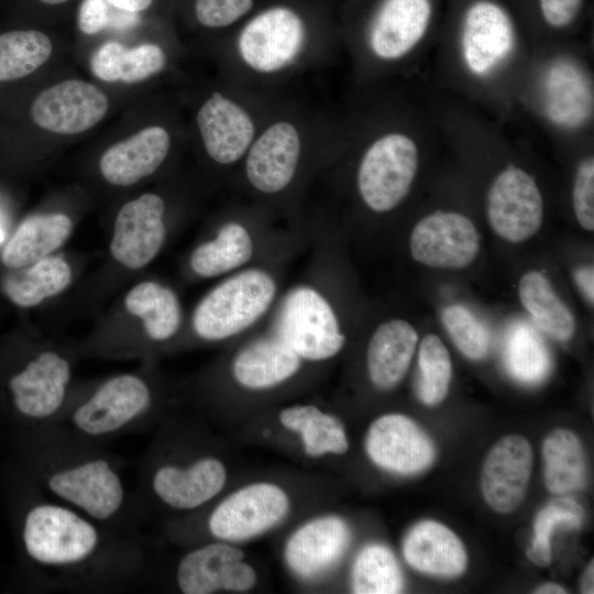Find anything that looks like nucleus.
<instances>
[{"label":"nucleus","mask_w":594,"mask_h":594,"mask_svg":"<svg viewBox=\"0 0 594 594\" xmlns=\"http://www.w3.org/2000/svg\"><path fill=\"white\" fill-rule=\"evenodd\" d=\"M51 38L38 30H13L0 34V81L26 77L51 57Z\"/></svg>","instance_id":"obj_37"},{"label":"nucleus","mask_w":594,"mask_h":594,"mask_svg":"<svg viewBox=\"0 0 594 594\" xmlns=\"http://www.w3.org/2000/svg\"><path fill=\"white\" fill-rule=\"evenodd\" d=\"M112 6L129 12H141L146 10L153 0H106Z\"/></svg>","instance_id":"obj_47"},{"label":"nucleus","mask_w":594,"mask_h":594,"mask_svg":"<svg viewBox=\"0 0 594 594\" xmlns=\"http://www.w3.org/2000/svg\"><path fill=\"white\" fill-rule=\"evenodd\" d=\"M158 413L153 385L138 373L111 376L80 394L70 396L54 426L80 440L109 446L114 439L139 433Z\"/></svg>","instance_id":"obj_5"},{"label":"nucleus","mask_w":594,"mask_h":594,"mask_svg":"<svg viewBox=\"0 0 594 594\" xmlns=\"http://www.w3.org/2000/svg\"><path fill=\"white\" fill-rule=\"evenodd\" d=\"M170 145L167 129L162 125L144 128L106 150L99 162L100 173L111 185H133L157 170Z\"/></svg>","instance_id":"obj_23"},{"label":"nucleus","mask_w":594,"mask_h":594,"mask_svg":"<svg viewBox=\"0 0 594 594\" xmlns=\"http://www.w3.org/2000/svg\"><path fill=\"white\" fill-rule=\"evenodd\" d=\"M0 503L11 531V591L121 593L148 573L142 536L116 531L50 498L18 465L0 462Z\"/></svg>","instance_id":"obj_1"},{"label":"nucleus","mask_w":594,"mask_h":594,"mask_svg":"<svg viewBox=\"0 0 594 594\" xmlns=\"http://www.w3.org/2000/svg\"><path fill=\"white\" fill-rule=\"evenodd\" d=\"M72 280V268L61 256H46L32 264L10 268L2 278L7 297L19 307H33L63 292Z\"/></svg>","instance_id":"obj_32"},{"label":"nucleus","mask_w":594,"mask_h":594,"mask_svg":"<svg viewBox=\"0 0 594 594\" xmlns=\"http://www.w3.org/2000/svg\"><path fill=\"white\" fill-rule=\"evenodd\" d=\"M518 296L537 326L550 337L559 341L573 337L574 317L542 273H525L519 280Z\"/></svg>","instance_id":"obj_35"},{"label":"nucleus","mask_w":594,"mask_h":594,"mask_svg":"<svg viewBox=\"0 0 594 594\" xmlns=\"http://www.w3.org/2000/svg\"><path fill=\"white\" fill-rule=\"evenodd\" d=\"M430 18V0H383L367 32L370 51L381 61L402 58L422 38Z\"/></svg>","instance_id":"obj_22"},{"label":"nucleus","mask_w":594,"mask_h":594,"mask_svg":"<svg viewBox=\"0 0 594 594\" xmlns=\"http://www.w3.org/2000/svg\"><path fill=\"white\" fill-rule=\"evenodd\" d=\"M572 205L579 224L587 230H594V160L587 157L576 169Z\"/></svg>","instance_id":"obj_43"},{"label":"nucleus","mask_w":594,"mask_h":594,"mask_svg":"<svg viewBox=\"0 0 594 594\" xmlns=\"http://www.w3.org/2000/svg\"><path fill=\"white\" fill-rule=\"evenodd\" d=\"M167 426L142 458L133 491L145 517L151 508L196 513L223 491L228 471L223 461L206 451H194Z\"/></svg>","instance_id":"obj_3"},{"label":"nucleus","mask_w":594,"mask_h":594,"mask_svg":"<svg viewBox=\"0 0 594 594\" xmlns=\"http://www.w3.org/2000/svg\"><path fill=\"white\" fill-rule=\"evenodd\" d=\"M301 362L284 341L273 334L243 346L231 362V374L245 389L266 391L294 377Z\"/></svg>","instance_id":"obj_25"},{"label":"nucleus","mask_w":594,"mask_h":594,"mask_svg":"<svg viewBox=\"0 0 594 594\" xmlns=\"http://www.w3.org/2000/svg\"><path fill=\"white\" fill-rule=\"evenodd\" d=\"M409 245L413 258L420 264L462 268L476 257L480 234L464 215L438 210L416 223Z\"/></svg>","instance_id":"obj_16"},{"label":"nucleus","mask_w":594,"mask_h":594,"mask_svg":"<svg viewBox=\"0 0 594 594\" xmlns=\"http://www.w3.org/2000/svg\"><path fill=\"white\" fill-rule=\"evenodd\" d=\"M365 450L376 466L402 475L425 471L436 455L430 437L416 421L402 414L376 418L367 429Z\"/></svg>","instance_id":"obj_17"},{"label":"nucleus","mask_w":594,"mask_h":594,"mask_svg":"<svg viewBox=\"0 0 594 594\" xmlns=\"http://www.w3.org/2000/svg\"><path fill=\"white\" fill-rule=\"evenodd\" d=\"M532 462V448L520 435H507L491 448L482 468L481 491L493 510L509 514L519 507L526 496Z\"/></svg>","instance_id":"obj_19"},{"label":"nucleus","mask_w":594,"mask_h":594,"mask_svg":"<svg viewBox=\"0 0 594 594\" xmlns=\"http://www.w3.org/2000/svg\"><path fill=\"white\" fill-rule=\"evenodd\" d=\"M584 519L583 508L570 498H558L546 505L536 516L534 537L528 559L538 566L549 565L552 559L550 539L558 525L579 528Z\"/></svg>","instance_id":"obj_40"},{"label":"nucleus","mask_w":594,"mask_h":594,"mask_svg":"<svg viewBox=\"0 0 594 594\" xmlns=\"http://www.w3.org/2000/svg\"><path fill=\"white\" fill-rule=\"evenodd\" d=\"M254 255V241L248 228L229 221L217 235L198 245L190 255V267L200 277H216L244 266Z\"/></svg>","instance_id":"obj_33"},{"label":"nucleus","mask_w":594,"mask_h":594,"mask_svg":"<svg viewBox=\"0 0 594 594\" xmlns=\"http://www.w3.org/2000/svg\"><path fill=\"white\" fill-rule=\"evenodd\" d=\"M593 575H594V570H593V561H591L583 574V578H582V582H581V591L583 593H593Z\"/></svg>","instance_id":"obj_48"},{"label":"nucleus","mask_w":594,"mask_h":594,"mask_svg":"<svg viewBox=\"0 0 594 594\" xmlns=\"http://www.w3.org/2000/svg\"><path fill=\"white\" fill-rule=\"evenodd\" d=\"M280 425L299 436L305 454L319 458L344 454L349 439L342 422L315 405H294L280 410Z\"/></svg>","instance_id":"obj_30"},{"label":"nucleus","mask_w":594,"mask_h":594,"mask_svg":"<svg viewBox=\"0 0 594 594\" xmlns=\"http://www.w3.org/2000/svg\"><path fill=\"white\" fill-rule=\"evenodd\" d=\"M535 593L538 594H562L566 593L565 588L557 583L548 582L536 587Z\"/></svg>","instance_id":"obj_49"},{"label":"nucleus","mask_w":594,"mask_h":594,"mask_svg":"<svg viewBox=\"0 0 594 594\" xmlns=\"http://www.w3.org/2000/svg\"><path fill=\"white\" fill-rule=\"evenodd\" d=\"M418 397L427 406H436L447 397L452 377L449 351L441 339L427 334L418 351Z\"/></svg>","instance_id":"obj_38"},{"label":"nucleus","mask_w":594,"mask_h":594,"mask_svg":"<svg viewBox=\"0 0 594 594\" xmlns=\"http://www.w3.org/2000/svg\"><path fill=\"white\" fill-rule=\"evenodd\" d=\"M418 333L406 320L392 319L373 332L366 351L367 374L380 389L396 386L407 373L416 352Z\"/></svg>","instance_id":"obj_27"},{"label":"nucleus","mask_w":594,"mask_h":594,"mask_svg":"<svg viewBox=\"0 0 594 594\" xmlns=\"http://www.w3.org/2000/svg\"><path fill=\"white\" fill-rule=\"evenodd\" d=\"M418 148L405 133L376 138L364 151L356 173L361 199L374 212L396 208L407 196L418 168Z\"/></svg>","instance_id":"obj_9"},{"label":"nucleus","mask_w":594,"mask_h":594,"mask_svg":"<svg viewBox=\"0 0 594 594\" xmlns=\"http://www.w3.org/2000/svg\"><path fill=\"white\" fill-rule=\"evenodd\" d=\"M165 202L146 193L119 210L110 243L112 256L123 266L139 270L153 261L165 242Z\"/></svg>","instance_id":"obj_18"},{"label":"nucleus","mask_w":594,"mask_h":594,"mask_svg":"<svg viewBox=\"0 0 594 594\" xmlns=\"http://www.w3.org/2000/svg\"><path fill=\"white\" fill-rule=\"evenodd\" d=\"M172 582L184 594L243 593L255 586L257 574L233 543L209 540L193 546L178 558Z\"/></svg>","instance_id":"obj_12"},{"label":"nucleus","mask_w":594,"mask_h":594,"mask_svg":"<svg viewBox=\"0 0 594 594\" xmlns=\"http://www.w3.org/2000/svg\"><path fill=\"white\" fill-rule=\"evenodd\" d=\"M574 282L585 296L586 300L593 304L594 300V268L593 265H584L573 273Z\"/></svg>","instance_id":"obj_46"},{"label":"nucleus","mask_w":594,"mask_h":594,"mask_svg":"<svg viewBox=\"0 0 594 594\" xmlns=\"http://www.w3.org/2000/svg\"><path fill=\"white\" fill-rule=\"evenodd\" d=\"M583 0H539L541 14L552 28L570 25L581 9Z\"/></svg>","instance_id":"obj_44"},{"label":"nucleus","mask_w":594,"mask_h":594,"mask_svg":"<svg viewBox=\"0 0 594 594\" xmlns=\"http://www.w3.org/2000/svg\"><path fill=\"white\" fill-rule=\"evenodd\" d=\"M307 135L297 119H273L258 130L243 158L249 185L263 195L287 189L297 176Z\"/></svg>","instance_id":"obj_11"},{"label":"nucleus","mask_w":594,"mask_h":594,"mask_svg":"<svg viewBox=\"0 0 594 594\" xmlns=\"http://www.w3.org/2000/svg\"><path fill=\"white\" fill-rule=\"evenodd\" d=\"M505 363L509 373L524 383H538L550 370V356L541 338L529 327L518 326L509 333Z\"/></svg>","instance_id":"obj_39"},{"label":"nucleus","mask_w":594,"mask_h":594,"mask_svg":"<svg viewBox=\"0 0 594 594\" xmlns=\"http://www.w3.org/2000/svg\"><path fill=\"white\" fill-rule=\"evenodd\" d=\"M442 323L460 352L473 361L490 350V334L483 323L464 306L451 305L441 314Z\"/></svg>","instance_id":"obj_41"},{"label":"nucleus","mask_w":594,"mask_h":594,"mask_svg":"<svg viewBox=\"0 0 594 594\" xmlns=\"http://www.w3.org/2000/svg\"><path fill=\"white\" fill-rule=\"evenodd\" d=\"M402 549L407 563L422 573L455 578L468 568V553L460 538L436 520H422L411 527Z\"/></svg>","instance_id":"obj_24"},{"label":"nucleus","mask_w":594,"mask_h":594,"mask_svg":"<svg viewBox=\"0 0 594 594\" xmlns=\"http://www.w3.org/2000/svg\"><path fill=\"white\" fill-rule=\"evenodd\" d=\"M289 509V496L280 486L251 483L218 502L206 513L199 528L211 540L242 542L276 527Z\"/></svg>","instance_id":"obj_10"},{"label":"nucleus","mask_w":594,"mask_h":594,"mask_svg":"<svg viewBox=\"0 0 594 594\" xmlns=\"http://www.w3.org/2000/svg\"><path fill=\"white\" fill-rule=\"evenodd\" d=\"M73 222L64 213L26 218L6 244L1 260L8 268H18L48 256L69 237Z\"/></svg>","instance_id":"obj_29"},{"label":"nucleus","mask_w":594,"mask_h":594,"mask_svg":"<svg viewBox=\"0 0 594 594\" xmlns=\"http://www.w3.org/2000/svg\"><path fill=\"white\" fill-rule=\"evenodd\" d=\"M309 28L287 4H274L251 16L234 41L239 64L258 77H277L297 67L309 52Z\"/></svg>","instance_id":"obj_6"},{"label":"nucleus","mask_w":594,"mask_h":594,"mask_svg":"<svg viewBox=\"0 0 594 594\" xmlns=\"http://www.w3.org/2000/svg\"><path fill=\"white\" fill-rule=\"evenodd\" d=\"M547 118L558 127L574 129L593 113L592 84L582 68L568 59L556 61L543 78Z\"/></svg>","instance_id":"obj_26"},{"label":"nucleus","mask_w":594,"mask_h":594,"mask_svg":"<svg viewBox=\"0 0 594 594\" xmlns=\"http://www.w3.org/2000/svg\"><path fill=\"white\" fill-rule=\"evenodd\" d=\"M166 62L165 51L155 43L125 47L110 41L95 51L90 58V69L98 79L106 82L135 84L161 73Z\"/></svg>","instance_id":"obj_28"},{"label":"nucleus","mask_w":594,"mask_h":594,"mask_svg":"<svg viewBox=\"0 0 594 594\" xmlns=\"http://www.w3.org/2000/svg\"><path fill=\"white\" fill-rule=\"evenodd\" d=\"M514 46L508 14L496 3L477 1L464 18L461 48L468 68L477 76L488 74Z\"/></svg>","instance_id":"obj_21"},{"label":"nucleus","mask_w":594,"mask_h":594,"mask_svg":"<svg viewBox=\"0 0 594 594\" xmlns=\"http://www.w3.org/2000/svg\"><path fill=\"white\" fill-rule=\"evenodd\" d=\"M351 586L358 594L400 593L404 575L393 551L381 543L363 547L352 565Z\"/></svg>","instance_id":"obj_36"},{"label":"nucleus","mask_w":594,"mask_h":594,"mask_svg":"<svg viewBox=\"0 0 594 594\" xmlns=\"http://www.w3.org/2000/svg\"><path fill=\"white\" fill-rule=\"evenodd\" d=\"M108 109L109 98L97 86L67 79L42 90L33 100L30 113L42 130L73 135L92 129Z\"/></svg>","instance_id":"obj_14"},{"label":"nucleus","mask_w":594,"mask_h":594,"mask_svg":"<svg viewBox=\"0 0 594 594\" xmlns=\"http://www.w3.org/2000/svg\"><path fill=\"white\" fill-rule=\"evenodd\" d=\"M277 284L264 268L240 271L215 286L197 305L195 333L206 341H222L257 322L275 300Z\"/></svg>","instance_id":"obj_7"},{"label":"nucleus","mask_w":594,"mask_h":594,"mask_svg":"<svg viewBox=\"0 0 594 594\" xmlns=\"http://www.w3.org/2000/svg\"><path fill=\"white\" fill-rule=\"evenodd\" d=\"M274 334L301 361L309 362L334 358L345 343L333 307L323 294L309 285L295 286L284 296Z\"/></svg>","instance_id":"obj_8"},{"label":"nucleus","mask_w":594,"mask_h":594,"mask_svg":"<svg viewBox=\"0 0 594 594\" xmlns=\"http://www.w3.org/2000/svg\"><path fill=\"white\" fill-rule=\"evenodd\" d=\"M127 310L141 318L152 341L163 342L173 338L182 322V308L176 294L156 283L142 282L124 299Z\"/></svg>","instance_id":"obj_34"},{"label":"nucleus","mask_w":594,"mask_h":594,"mask_svg":"<svg viewBox=\"0 0 594 594\" xmlns=\"http://www.w3.org/2000/svg\"><path fill=\"white\" fill-rule=\"evenodd\" d=\"M196 123L206 153L223 166L243 161L260 130L249 107L221 91L202 102Z\"/></svg>","instance_id":"obj_15"},{"label":"nucleus","mask_w":594,"mask_h":594,"mask_svg":"<svg viewBox=\"0 0 594 594\" xmlns=\"http://www.w3.org/2000/svg\"><path fill=\"white\" fill-rule=\"evenodd\" d=\"M108 23L106 0H84L78 11L77 24L84 34L99 33Z\"/></svg>","instance_id":"obj_45"},{"label":"nucleus","mask_w":594,"mask_h":594,"mask_svg":"<svg viewBox=\"0 0 594 594\" xmlns=\"http://www.w3.org/2000/svg\"><path fill=\"white\" fill-rule=\"evenodd\" d=\"M543 479L548 491L561 495L583 490L587 463L579 437L571 430H552L542 442Z\"/></svg>","instance_id":"obj_31"},{"label":"nucleus","mask_w":594,"mask_h":594,"mask_svg":"<svg viewBox=\"0 0 594 594\" xmlns=\"http://www.w3.org/2000/svg\"><path fill=\"white\" fill-rule=\"evenodd\" d=\"M3 452V458L50 497L116 531L141 536L145 517L125 484L124 460L109 446L87 442L52 427Z\"/></svg>","instance_id":"obj_2"},{"label":"nucleus","mask_w":594,"mask_h":594,"mask_svg":"<svg viewBox=\"0 0 594 594\" xmlns=\"http://www.w3.org/2000/svg\"><path fill=\"white\" fill-rule=\"evenodd\" d=\"M351 539L346 521L336 515L312 518L288 537L284 558L300 579L312 580L331 570L344 556Z\"/></svg>","instance_id":"obj_20"},{"label":"nucleus","mask_w":594,"mask_h":594,"mask_svg":"<svg viewBox=\"0 0 594 594\" xmlns=\"http://www.w3.org/2000/svg\"><path fill=\"white\" fill-rule=\"evenodd\" d=\"M253 6L254 0H195L194 15L202 28L221 30L242 20Z\"/></svg>","instance_id":"obj_42"},{"label":"nucleus","mask_w":594,"mask_h":594,"mask_svg":"<svg viewBox=\"0 0 594 594\" xmlns=\"http://www.w3.org/2000/svg\"><path fill=\"white\" fill-rule=\"evenodd\" d=\"M72 374L67 355L41 349L2 375L0 450L56 425L70 397Z\"/></svg>","instance_id":"obj_4"},{"label":"nucleus","mask_w":594,"mask_h":594,"mask_svg":"<svg viewBox=\"0 0 594 594\" xmlns=\"http://www.w3.org/2000/svg\"><path fill=\"white\" fill-rule=\"evenodd\" d=\"M487 218L506 241L517 243L535 235L543 219V199L534 177L519 167L503 169L487 194Z\"/></svg>","instance_id":"obj_13"},{"label":"nucleus","mask_w":594,"mask_h":594,"mask_svg":"<svg viewBox=\"0 0 594 594\" xmlns=\"http://www.w3.org/2000/svg\"><path fill=\"white\" fill-rule=\"evenodd\" d=\"M3 238H4L3 231H2V229H1V227H0V242H2Z\"/></svg>","instance_id":"obj_51"},{"label":"nucleus","mask_w":594,"mask_h":594,"mask_svg":"<svg viewBox=\"0 0 594 594\" xmlns=\"http://www.w3.org/2000/svg\"><path fill=\"white\" fill-rule=\"evenodd\" d=\"M38 1L47 6H58V4L66 3L69 0H38Z\"/></svg>","instance_id":"obj_50"}]
</instances>
